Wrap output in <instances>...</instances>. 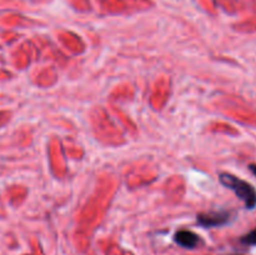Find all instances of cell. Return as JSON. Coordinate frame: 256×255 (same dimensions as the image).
<instances>
[{"label": "cell", "instance_id": "5", "mask_svg": "<svg viewBox=\"0 0 256 255\" xmlns=\"http://www.w3.org/2000/svg\"><path fill=\"white\" fill-rule=\"evenodd\" d=\"M249 170L256 176V164H250L249 165Z\"/></svg>", "mask_w": 256, "mask_h": 255}, {"label": "cell", "instance_id": "3", "mask_svg": "<svg viewBox=\"0 0 256 255\" xmlns=\"http://www.w3.org/2000/svg\"><path fill=\"white\" fill-rule=\"evenodd\" d=\"M174 240L180 246L186 248V249H194L199 244L200 238L190 230H180L175 234Z\"/></svg>", "mask_w": 256, "mask_h": 255}, {"label": "cell", "instance_id": "1", "mask_svg": "<svg viewBox=\"0 0 256 255\" xmlns=\"http://www.w3.org/2000/svg\"><path fill=\"white\" fill-rule=\"evenodd\" d=\"M219 179L224 186L232 190L236 196L244 202L248 209H254L256 206V190L252 184L229 172H222L219 175Z\"/></svg>", "mask_w": 256, "mask_h": 255}, {"label": "cell", "instance_id": "4", "mask_svg": "<svg viewBox=\"0 0 256 255\" xmlns=\"http://www.w3.org/2000/svg\"><path fill=\"white\" fill-rule=\"evenodd\" d=\"M242 244L244 245H249V246H256V228L254 230H252L250 232H248L246 235L240 239Z\"/></svg>", "mask_w": 256, "mask_h": 255}, {"label": "cell", "instance_id": "2", "mask_svg": "<svg viewBox=\"0 0 256 255\" xmlns=\"http://www.w3.org/2000/svg\"><path fill=\"white\" fill-rule=\"evenodd\" d=\"M232 219V214L229 212H202L198 214L196 220L199 225L204 228H216L228 224Z\"/></svg>", "mask_w": 256, "mask_h": 255}]
</instances>
